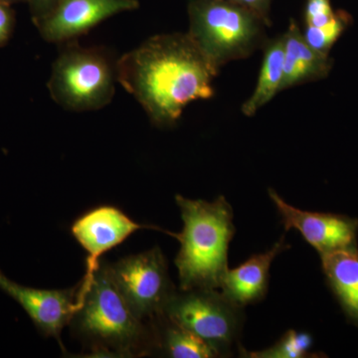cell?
I'll return each instance as SVG.
<instances>
[{
	"instance_id": "cell-8",
	"label": "cell",
	"mask_w": 358,
	"mask_h": 358,
	"mask_svg": "<svg viewBox=\"0 0 358 358\" xmlns=\"http://www.w3.org/2000/svg\"><path fill=\"white\" fill-rule=\"evenodd\" d=\"M268 196L285 229H296L320 256L357 246L358 220L345 215L301 210L287 203L270 188Z\"/></svg>"
},
{
	"instance_id": "cell-13",
	"label": "cell",
	"mask_w": 358,
	"mask_h": 358,
	"mask_svg": "<svg viewBox=\"0 0 358 358\" xmlns=\"http://www.w3.org/2000/svg\"><path fill=\"white\" fill-rule=\"evenodd\" d=\"M284 76L281 91L329 76L334 60L329 54L315 50L306 42L298 23L292 20L285 33Z\"/></svg>"
},
{
	"instance_id": "cell-21",
	"label": "cell",
	"mask_w": 358,
	"mask_h": 358,
	"mask_svg": "<svg viewBox=\"0 0 358 358\" xmlns=\"http://www.w3.org/2000/svg\"><path fill=\"white\" fill-rule=\"evenodd\" d=\"M59 0H27L35 25H38L53 10Z\"/></svg>"
},
{
	"instance_id": "cell-18",
	"label": "cell",
	"mask_w": 358,
	"mask_h": 358,
	"mask_svg": "<svg viewBox=\"0 0 358 358\" xmlns=\"http://www.w3.org/2000/svg\"><path fill=\"white\" fill-rule=\"evenodd\" d=\"M352 17L345 10H338L336 20L322 28L305 27L303 35L306 42L320 53L329 54L334 45L352 24Z\"/></svg>"
},
{
	"instance_id": "cell-7",
	"label": "cell",
	"mask_w": 358,
	"mask_h": 358,
	"mask_svg": "<svg viewBox=\"0 0 358 358\" xmlns=\"http://www.w3.org/2000/svg\"><path fill=\"white\" fill-rule=\"evenodd\" d=\"M115 286L141 320L162 315L176 293L167 263L159 247L108 265Z\"/></svg>"
},
{
	"instance_id": "cell-12",
	"label": "cell",
	"mask_w": 358,
	"mask_h": 358,
	"mask_svg": "<svg viewBox=\"0 0 358 358\" xmlns=\"http://www.w3.org/2000/svg\"><path fill=\"white\" fill-rule=\"evenodd\" d=\"M291 248L285 236L264 253L255 254L235 268H228L220 291L239 307L245 308L265 298L270 268L277 256Z\"/></svg>"
},
{
	"instance_id": "cell-23",
	"label": "cell",
	"mask_w": 358,
	"mask_h": 358,
	"mask_svg": "<svg viewBox=\"0 0 358 358\" xmlns=\"http://www.w3.org/2000/svg\"><path fill=\"white\" fill-rule=\"evenodd\" d=\"M0 1L3 2V3L9 4V6H11V4L17 3V2L21 1H27V0H0Z\"/></svg>"
},
{
	"instance_id": "cell-14",
	"label": "cell",
	"mask_w": 358,
	"mask_h": 358,
	"mask_svg": "<svg viewBox=\"0 0 358 358\" xmlns=\"http://www.w3.org/2000/svg\"><path fill=\"white\" fill-rule=\"evenodd\" d=\"M327 284L348 319L358 327V249L350 247L320 256Z\"/></svg>"
},
{
	"instance_id": "cell-9",
	"label": "cell",
	"mask_w": 358,
	"mask_h": 358,
	"mask_svg": "<svg viewBox=\"0 0 358 358\" xmlns=\"http://www.w3.org/2000/svg\"><path fill=\"white\" fill-rule=\"evenodd\" d=\"M138 6V0H59L37 27L47 42L63 44L115 14L134 11Z\"/></svg>"
},
{
	"instance_id": "cell-17",
	"label": "cell",
	"mask_w": 358,
	"mask_h": 358,
	"mask_svg": "<svg viewBox=\"0 0 358 358\" xmlns=\"http://www.w3.org/2000/svg\"><path fill=\"white\" fill-rule=\"evenodd\" d=\"M313 338L307 333L289 329L284 334L275 345L258 352H248L244 348H239L241 357L248 358H307L315 357L310 352Z\"/></svg>"
},
{
	"instance_id": "cell-20",
	"label": "cell",
	"mask_w": 358,
	"mask_h": 358,
	"mask_svg": "<svg viewBox=\"0 0 358 358\" xmlns=\"http://www.w3.org/2000/svg\"><path fill=\"white\" fill-rule=\"evenodd\" d=\"M14 28V13L9 4L0 1V46L8 41Z\"/></svg>"
},
{
	"instance_id": "cell-15",
	"label": "cell",
	"mask_w": 358,
	"mask_h": 358,
	"mask_svg": "<svg viewBox=\"0 0 358 358\" xmlns=\"http://www.w3.org/2000/svg\"><path fill=\"white\" fill-rule=\"evenodd\" d=\"M263 50V62L255 90L248 100L242 105V113L246 117L255 115L261 108L281 92L284 76V35L268 40Z\"/></svg>"
},
{
	"instance_id": "cell-1",
	"label": "cell",
	"mask_w": 358,
	"mask_h": 358,
	"mask_svg": "<svg viewBox=\"0 0 358 358\" xmlns=\"http://www.w3.org/2000/svg\"><path fill=\"white\" fill-rule=\"evenodd\" d=\"M216 72L187 33L150 37L117 61V80L157 127L173 126L188 103L208 100Z\"/></svg>"
},
{
	"instance_id": "cell-22",
	"label": "cell",
	"mask_w": 358,
	"mask_h": 358,
	"mask_svg": "<svg viewBox=\"0 0 358 358\" xmlns=\"http://www.w3.org/2000/svg\"><path fill=\"white\" fill-rule=\"evenodd\" d=\"M227 1L235 2V3L248 7L252 10L260 14L264 20L267 21L268 25L271 26L272 24V21H271L270 18L272 0H227Z\"/></svg>"
},
{
	"instance_id": "cell-19",
	"label": "cell",
	"mask_w": 358,
	"mask_h": 358,
	"mask_svg": "<svg viewBox=\"0 0 358 358\" xmlns=\"http://www.w3.org/2000/svg\"><path fill=\"white\" fill-rule=\"evenodd\" d=\"M338 11L334 10L331 0H306L305 27H326L336 20Z\"/></svg>"
},
{
	"instance_id": "cell-5",
	"label": "cell",
	"mask_w": 358,
	"mask_h": 358,
	"mask_svg": "<svg viewBox=\"0 0 358 358\" xmlns=\"http://www.w3.org/2000/svg\"><path fill=\"white\" fill-rule=\"evenodd\" d=\"M52 67L49 93L54 102L72 112L102 109L112 102L117 62L99 47L65 42Z\"/></svg>"
},
{
	"instance_id": "cell-11",
	"label": "cell",
	"mask_w": 358,
	"mask_h": 358,
	"mask_svg": "<svg viewBox=\"0 0 358 358\" xmlns=\"http://www.w3.org/2000/svg\"><path fill=\"white\" fill-rule=\"evenodd\" d=\"M152 228L134 222L120 209L101 206L93 209L73 224V236L89 253L88 268L98 265V259L124 242L136 231Z\"/></svg>"
},
{
	"instance_id": "cell-6",
	"label": "cell",
	"mask_w": 358,
	"mask_h": 358,
	"mask_svg": "<svg viewBox=\"0 0 358 358\" xmlns=\"http://www.w3.org/2000/svg\"><path fill=\"white\" fill-rule=\"evenodd\" d=\"M162 315L206 341L219 357L232 355L239 345L243 308L216 289H180L167 301Z\"/></svg>"
},
{
	"instance_id": "cell-3",
	"label": "cell",
	"mask_w": 358,
	"mask_h": 358,
	"mask_svg": "<svg viewBox=\"0 0 358 358\" xmlns=\"http://www.w3.org/2000/svg\"><path fill=\"white\" fill-rule=\"evenodd\" d=\"M75 329L101 352L134 355L155 346L154 329L134 315L115 286L108 265L88 268L79 289Z\"/></svg>"
},
{
	"instance_id": "cell-10",
	"label": "cell",
	"mask_w": 358,
	"mask_h": 358,
	"mask_svg": "<svg viewBox=\"0 0 358 358\" xmlns=\"http://www.w3.org/2000/svg\"><path fill=\"white\" fill-rule=\"evenodd\" d=\"M0 291L10 296L25 310L33 324L45 336L60 343L61 331L72 322L78 305L77 291L41 289L22 286L7 278L0 271Z\"/></svg>"
},
{
	"instance_id": "cell-2",
	"label": "cell",
	"mask_w": 358,
	"mask_h": 358,
	"mask_svg": "<svg viewBox=\"0 0 358 358\" xmlns=\"http://www.w3.org/2000/svg\"><path fill=\"white\" fill-rule=\"evenodd\" d=\"M176 200L183 221L182 232L176 234L180 242L176 259L180 289H220L235 234L232 207L224 196L208 202L176 195Z\"/></svg>"
},
{
	"instance_id": "cell-4",
	"label": "cell",
	"mask_w": 358,
	"mask_h": 358,
	"mask_svg": "<svg viewBox=\"0 0 358 358\" xmlns=\"http://www.w3.org/2000/svg\"><path fill=\"white\" fill-rule=\"evenodd\" d=\"M187 11V34L217 73L267 43L270 25L248 7L227 0H189Z\"/></svg>"
},
{
	"instance_id": "cell-16",
	"label": "cell",
	"mask_w": 358,
	"mask_h": 358,
	"mask_svg": "<svg viewBox=\"0 0 358 358\" xmlns=\"http://www.w3.org/2000/svg\"><path fill=\"white\" fill-rule=\"evenodd\" d=\"M155 322V345L162 348L164 355L173 358L220 357L217 352L206 341L185 327L179 326L159 315L152 319Z\"/></svg>"
}]
</instances>
